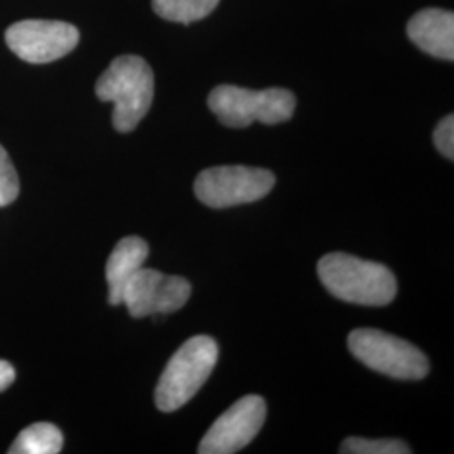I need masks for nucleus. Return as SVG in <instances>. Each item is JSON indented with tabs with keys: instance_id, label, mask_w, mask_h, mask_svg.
Masks as SVG:
<instances>
[{
	"instance_id": "8",
	"label": "nucleus",
	"mask_w": 454,
	"mask_h": 454,
	"mask_svg": "<svg viewBox=\"0 0 454 454\" xmlns=\"http://www.w3.org/2000/svg\"><path fill=\"white\" fill-rule=\"evenodd\" d=\"M191 293V283L182 276L140 268L127 283L121 303L127 305L133 318H144L177 311L187 303Z\"/></svg>"
},
{
	"instance_id": "5",
	"label": "nucleus",
	"mask_w": 454,
	"mask_h": 454,
	"mask_svg": "<svg viewBox=\"0 0 454 454\" xmlns=\"http://www.w3.org/2000/svg\"><path fill=\"white\" fill-rule=\"evenodd\" d=\"M348 350L369 369L392 379L418 380L429 373V360L418 347L380 330H354Z\"/></svg>"
},
{
	"instance_id": "11",
	"label": "nucleus",
	"mask_w": 454,
	"mask_h": 454,
	"mask_svg": "<svg viewBox=\"0 0 454 454\" xmlns=\"http://www.w3.org/2000/svg\"><path fill=\"white\" fill-rule=\"evenodd\" d=\"M148 244L137 236L123 238L114 246L106 262V281H108V301L110 305H121V296L131 276L135 275L148 258Z\"/></svg>"
},
{
	"instance_id": "2",
	"label": "nucleus",
	"mask_w": 454,
	"mask_h": 454,
	"mask_svg": "<svg viewBox=\"0 0 454 454\" xmlns=\"http://www.w3.org/2000/svg\"><path fill=\"white\" fill-rule=\"evenodd\" d=\"M97 97L114 105V127L120 133L133 131L148 114L153 101V73L140 56H120L99 76Z\"/></svg>"
},
{
	"instance_id": "17",
	"label": "nucleus",
	"mask_w": 454,
	"mask_h": 454,
	"mask_svg": "<svg viewBox=\"0 0 454 454\" xmlns=\"http://www.w3.org/2000/svg\"><path fill=\"white\" fill-rule=\"evenodd\" d=\"M14 380H16L14 367L9 362L0 360V392L9 389L14 384Z\"/></svg>"
},
{
	"instance_id": "4",
	"label": "nucleus",
	"mask_w": 454,
	"mask_h": 454,
	"mask_svg": "<svg viewBox=\"0 0 454 454\" xmlns=\"http://www.w3.org/2000/svg\"><path fill=\"white\" fill-rule=\"evenodd\" d=\"M207 105L219 121L231 129H246L254 121L278 125L288 121L296 108V98L283 88L253 91L232 84L212 90Z\"/></svg>"
},
{
	"instance_id": "1",
	"label": "nucleus",
	"mask_w": 454,
	"mask_h": 454,
	"mask_svg": "<svg viewBox=\"0 0 454 454\" xmlns=\"http://www.w3.org/2000/svg\"><path fill=\"white\" fill-rule=\"evenodd\" d=\"M318 276L335 298L364 307H386L397 294V279L387 266L332 253L318 261Z\"/></svg>"
},
{
	"instance_id": "10",
	"label": "nucleus",
	"mask_w": 454,
	"mask_h": 454,
	"mask_svg": "<svg viewBox=\"0 0 454 454\" xmlns=\"http://www.w3.org/2000/svg\"><path fill=\"white\" fill-rule=\"evenodd\" d=\"M411 41L424 52L453 61L454 59V16L450 11L426 9L418 12L407 24Z\"/></svg>"
},
{
	"instance_id": "12",
	"label": "nucleus",
	"mask_w": 454,
	"mask_h": 454,
	"mask_svg": "<svg viewBox=\"0 0 454 454\" xmlns=\"http://www.w3.org/2000/svg\"><path fill=\"white\" fill-rule=\"evenodd\" d=\"M63 433L51 422H35L26 427L14 444L11 454H58L63 448Z\"/></svg>"
},
{
	"instance_id": "9",
	"label": "nucleus",
	"mask_w": 454,
	"mask_h": 454,
	"mask_svg": "<svg viewBox=\"0 0 454 454\" xmlns=\"http://www.w3.org/2000/svg\"><path fill=\"white\" fill-rule=\"evenodd\" d=\"M264 419V399L260 395H246L215 419L197 451L200 454L238 453L258 436Z\"/></svg>"
},
{
	"instance_id": "13",
	"label": "nucleus",
	"mask_w": 454,
	"mask_h": 454,
	"mask_svg": "<svg viewBox=\"0 0 454 454\" xmlns=\"http://www.w3.org/2000/svg\"><path fill=\"white\" fill-rule=\"evenodd\" d=\"M219 0H152V7L165 20L192 24L209 16Z\"/></svg>"
},
{
	"instance_id": "15",
	"label": "nucleus",
	"mask_w": 454,
	"mask_h": 454,
	"mask_svg": "<svg viewBox=\"0 0 454 454\" xmlns=\"http://www.w3.org/2000/svg\"><path fill=\"white\" fill-rule=\"evenodd\" d=\"M19 195V177L14 163L0 145V207L12 204Z\"/></svg>"
},
{
	"instance_id": "6",
	"label": "nucleus",
	"mask_w": 454,
	"mask_h": 454,
	"mask_svg": "<svg viewBox=\"0 0 454 454\" xmlns=\"http://www.w3.org/2000/svg\"><path fill=\"white\" fill-rule=\"evenodd\" d=\"M275 184V174L266 168L223 165L200 172L194 182V192L212 209H226L260 200L273 191Z\"/></svg>"
},
{
	"instance_id": "7",
	"label": "nucleus",
	"mask_w": 454,
	"mask_h": 454,
	"mask_svg": "<svg viewBox=\"0 0 454 454\" xmlns=\"http://www.w3.org/2000/svg\"><path fill=\"white\" fill-rule=\"evenodd\" d=\"M11 51L22 61L44 65L65 58L80 43V31L61 20H20L5 31Z\"/></svg>"
},
{
	"instance_id": "3",
	"label": "nucleus",
	"mask_w": 454,
	"mask_h": 454,
	"mask_svg": "<svg viewBox=\"0 0 454 454\" xmlns=\"http://www.w3.org/2000/svg\"><path fill=\"white\" fill-rule=\"evenodd\" d=\"M219 358L211 337L197 335L185 341L168 360L155 389V404L162 412L185 406L207 382Z\"/></svg>"
},
{
	"instance_id": "14",
	"label": "nucleus",
	"mask_w": 454,
	"mask_h": 454,
	"mask_svg": "<svg viewBox=\"0 0 454 454\" xmlns=\"http://www.w3.org/2000/svg\"><path fill=\"white\" fill-rule=\"evenodd\" d=\"M343 454H409L406 442L399 439L348 438L341 442Z\"/></svg>"
},
{
	"instance_id": "16",
	"label": "nucleus",
	"mask_w": 454,
	"mask_h": 454,
	"mask_svg": "<svg viewBox=\"0 0 454 454\" xmlns=\"http://www.w3.org/2000/svg\"><path fill=\"white\" fill-rule=\"evenodd\" d=\"M434 144L438 146L439 152L450 159L454 160V116L448 114L446 118H442L439 121L438 129L434 130Z\"/></svg>"
}]
</instances>
